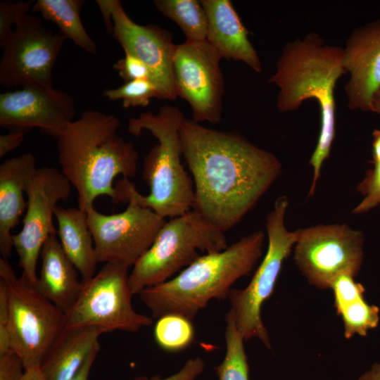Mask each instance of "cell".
Returning a JSON list of instances; mask_svg holds the SVG:
<instances>
[{
    "label": "cell",
    "instance_id": "6da1fadb",
    "mask_svg": "<svg viewBox=\"0 0 380 380\" xmlns=\"http://www.w3.org/2000/svg\"><path fill=\"white\" fill-rule=\"evenodd\" d=\"M180 140L193 177L192 209L224 232L253 208L281 173L275 155L232 132L185 119Z\"/></svg>",
    "mask_w": 380,
    "mask_h": 380
},
{
    "label": "cell",
    "instance_id": "7a4b0ae2",
    "mask_svg": "<svg viewBox=\"0 0 380 380\" xmlns=\"http://www.w3.org/2000/svg\"><path fill=\"white\" fill-rule=\"evenodd\" d=\"M120 125L114 114L86 110L57 139L62 173L76 189L78 208L84 211L94 207L100 196L121 203L114 179L136 175L139 153L118 134Z\"/></svg>",
    "mask_w": 380,
    "mask_h": 380
},
{
    "label": "cell",
    "instance_id": "3957f363",
    "mask_svg": "<svg viewBox=\"0 0 380 380\" xmlns=\"http://www.w3.org/2000/svg\"><path fill=\"white\" fill-rule=\"evenodd\" d=\"M346 73L343 48L326 44L320 36L310 33L284 47L270 80L279 88L277 107L279 111L296 110L310 99L319 105L320 129L309 160L313 169L309 197L315 192L322 164L330 154L336 131L334 89Z\"/></svg>",
    "mask_w": 380,
    "mask_h": 380
},
{
    "label": "cell",
    "instance_id": "277c9868",
    "mask_svg": "<svg viewBox=\"0 0 380 380\" xmlns=\"http://www.w3.org/2000/svg\"><path fill=\"white\" fill-rule=\"evenodd\" d=\"M264 239L258 230L222 251L200 255L177 276L141 291L140 298L153 318L177 314L192 321L210 300L227 298L232 284L252 271Z\"/></svg>",
    "mask_w": 380,
    "mask_h": 380
},
{
    "label": "cell",
    "instance_id": "5b68a950",
    "mask_svg": "<svg viewBox=\"0 0 380 380\" xmlns=\"http://www.w3.org/2000/svg\"><path fill=\"white\" fill-rule=\"evenodd\" d=\"M185 120L177 107L165 105L156 114L142 113L128 121L127 132L139 136L148 131L158 140L144 158L142 177L150 189L147 196L139 194L129 179H119L115 187L121 202L134 198L163 218H172L193 208L194 186L182 163L180 127Z\"/></svg>",
    "mask_w": 380,
    "mask_h": 380
},
{
    "label": "cell",
    "instance_id": "8992f818",
    "mask_svg": "<svg viewBox=\"0 0 380 380\" xmlns=\"http://www.w3.org/2000/svg\"><path fill=\"white\" fill-rule=\"evenodd\" d=\"M228 246L224 232L198 211L191 210L165 221L149 249L129 274L133 294L163 283L194 262L199 251L213 253Z\"/></svg>",
    "mask_w": 380,
    "mask_h": 380
},
{
    "label": "cell",
    "instance_id": "52a82bcc",
    "mask_svg": "<svg viewBox=\"0 0 380 380\" xmlns=\"http://www.w3.org/2000/svg\"><path fill=\"white\" fill-rule=\"evenodd\" d=\"M0 279L9 296L11 350L22 360L25 369L40 367L46 353L67 327V315L21 277L7 259L0 258Z\"/></svg>",
    "mask_w": 380,
    "mask_h": 380
},
{
    "label": "cell",
    "instance_id": "ba28073f",
    "mask_svg": "<svg viewBox=\"0 0 380 380\" xmlns=\"http://www.w3.org/2000/svg\"><path fill=\"white\" fill-rule=\"evenodd\" d=\"M289 206L286 196H279L266 217L268 245L266 253L251 281L243 289H232L228 296L238 329L245 341L256 338L271 348L267 330L262 320L263 303L272 294L285 260L298 236V229L291 232L284 218Z\"/></svg>",
    "mask_w": 380,
    "mask_h": 380
},
{
    "label": "cell",
    "instance_id": "9c48e42d",
    "mask_svg": "<svg viewBox=\"0 0 380 380\" xmlns=\"http://www.w3.org/2000/svg\"><path fill=\"white\" fill-rule=\"evenodd\" d=\"M128 267L104 263L82 287L66 314V327H94L103 333L119 330L134 333L153 324V318L138 313L132 304Z\"/></svg>",
    "mask_w": 380,
    "mask_h": 380
},
{
    "label": "cell",
    "instance_id": "30bf717a",
    "mask_svg": "<svg viewBox=\"0 0 380 380\" xmlns=\"http://www.w3.org/2000/svg\"><path fill=\"white\" fill-rule=\"evenodd\" d=\"M363 242L361 231L346 224H317L298 229L293 258L310 284L328 289L339 275L359 273Z\"/></svg>",
    "mask_w": 380,
    "mask_h": 380
},
{
    "label": "cell",
    "instance_id": "8fae6325",
    "mask_svg": "<svg viewBox=\"0 0 380 380\" xmlns=\"http://www.w3.org/2000/svg\"><path fill=\"white\" fill-rule=\"evenodd\" d=\"M65 39L46 29L38 16L25 15L0 41V84L12 88L37 84L54 89L52 70Z\"/></svg>",
    "mask_w": 380,
    "mask_h": 380
},
{
    "label": "cell",
    "instance_id": "7c38bea8",
    "mask_svg": "<svg viewBox=\"0 0 380 380\" xmlns=\"http://www.w3.org/2000/svg\"><path fill=\"white\" fill-rule=\"evenodd\" d=\"M121 213L105 215L94 207L87 212L99 262L133 267L149 249L165 222L151 209L127 198Z\"/></svg>",
    "mask_w": 380,
    "mask_h": 380
},
{
    "label": "cell",
    "instance_id": "4fadbf2b",
    "mask_svg": "<svg viewBox=\"0 0 380 380\" xmlns=\"http://www.w3.org/2000/svg\"><path fill=\"white\" fill-rule=\"evenodd\" d=\"M71 186L62 172L49 166L39 167L27 183L23 228L13 235V246L23 270L20 277L32 287L38 280L37 265L42 246L51 234L56 233L53 217L57 203L68 200Z\"/></svg>",
    "mask_w": 380,
    "mask_h": 380
},
{
    "label": "cell",
    "instance_id": "5bb4252c",
    "mask_svg": "<svg viewBox=\"0 0 380 380\" xmlns=\"http://www.w3.org/2000/svg\"><path fill=\"white\" fill-rule=\"evenodd\" d=\"M108 32L122 47L125 53L143 61L151 74L160 99L177 98L172 60L177 44L172 34L156 25L134 22L118 0H96Z\"/></svg>",
    "mask_w": 380,
    "mask_h": 380
},
{
    "label": "cell",
    "instance_id": "9a60e30c",
    "mask_svg": "<svg viewBox=\"0 0 380 380\" xmlns=\"http://www.w3.org/2000/svg\"><path fill=\"white\" fill-rule=\"evenodd\" d=\"M222 58L207 40L176 46L172 71L177 97L189 104L192 120L217 124L224 93L220 63Z\"/></svg>",
    "mask_w": 380,
    "mask_h": 380
},
{
    "label": "cell",
    "instance_id": "2e32d148",
    "mask_svg": "<svg viewBox=\"0 0 380 380\" xmlns=\"http://www.w3.org/2000/svg\"><path fill=\"white\" fill-rule=\"evenodd\" d=\"M75 115L72 98L61 90L29 84L0 94V125L11 130L37 127L57 139Z\"/></svg>",
    "mask_w": 380,
    "mask_h": 380
},
{
    "label": "cell",
    "instance_id": "e0dca14e",
    "mask_svg": "<svg viewBox=\"0 0 380 380\" xmlns=\"http://www.w3.org/2000/svg\"><path fill=\"white\" fill-rule=\"evenodd\" d=\"M343 64L350 75L345 91L353 110L371 111L380 88V19L354 30L343 48Z\"/></svg>",
    "mask_w": 380,
    "mask_h": 380
},
{
    "label": "cell",
    "instance_id": "ac0fdd59",
    "mask_svg": "<svg viewBox=\"0 0 380 380\" xmlns=\"http://www.w3.org/2000/svg\"><path fill=\"white\" fill-rule=\"evenodd\" d=\"M208 17L206 40L227 60L246 63L257 72L262 70L258 53L248 32L229 0H201Z\"/></svg>",
    "mask_w": 380,
    "mask_h": 380
},
{
    "label": "cell",
    "instance_id": "d6986e66",
    "mask_svg": "<svg viewBox=\"0 0 380 380\" xmlns=\"http://www.w3.org/2000/svg\"><path fill=\"white\" fill-rule=\"evenodd\" d=\"M37 169L31 153L7 159L0 165V253L4 258L11 254V230L27 209L24 192Z\"/></svg>",
    "mask_w": 380,
    "mask_h": 380
},
{
    "label": "cell",
    "instance_id": "ffe728a7",
    "mask_svg": "<svg viewBox=\"0 0 380 380\" xmlns=\"http://www.w3.org/2000/svg\"><path fill=\"white\" fill-rule=\"evenodd\" d=\"M40 257V274L34 288L67 314L78 297L82 280H79L77 270L65 255L56 233L46 239Z\"/></svg>",
    "mask_w": 380,
    "mask_h": 380
},
{
    "label": "cell",
    "instance_id": "44dd1931",
    "mask_svg": "<svg viewBox=\"0 0 380 380\" xmlns=\"http://www.w3.org/2000/svg\"><path fill=\"white\" fill-rule=\"evenodd\" d=\"M103 331L94 327H66L40 365L45 380H70L91 353L100 348Z\"/></svg>",
    "mask_w": 380,
    "mask_h": 380
},
{
    "label": "cell",
    "instance_id": "7402d4cb",
    "mask_svg": "<svg viewBox=\"0 0 380 380\" xmlns=\"http://www.w3.org/2000/svg\"><path fill=\"white\" fill-rule=\"evenodd\" d=\"M54 217L61 246L69 260L87 281L95 275L99 262L87 212L76 208L57 205Z\"/></svg>",
    "mask_w": 380,
    "mask_h": 380
},
{
    "label": "cell",
    "instance_id": "603a6c76",
    "mask_svg": "<svg viewBox=\"0 0 380 380\" xmlns=\"http://www.w3.org/2000/svg\"><path fill=\"white\" fill-rule=\"evenodd\" d=\"M84 0H37L32 11L56 24L64 38L91 54L97 53L95 42L84 29L80 18Z\"/></svg>",
    "mask_w": 380,
    "mask_h": 380
},
{
    "label": "cell",
    "instance_id": "cb8c5ba5",
    "mask_svg": "<svg viewBox=\"0 0 380 380\" xmlns=\"http://www.w3.org/2000/svg\"><path fill=\"white\" fill-rule=\"evenodd\" d=\"M156 9L174 21L182 30L186 41H205L208 34V17L200 1L156 0Z\"/></svg>",
    "mask_w": 380,
    "mask_h": 380
},
{
    "label": "cell",
    "instance_id": "d4e9b609",
    "mask_svg": "<svg viewBox=\"0 0 380 380\" xmlns=\"http://www.w3.org/2000/svg\"><path fill=\"white\" fill-rule=\"evenodd\" d=\"M225 322L226 353L222 362L215 367L218 380H249L245 340L230 310L225 315Z\"/></svg>",
    "mask_w": 380,
    "mask_h": 380
},
{
    "label": "cell",
    "instance_id": "484cf974",
    "mask_svg": "<svg viewBox=\"0 0 380 380\" xmlns=\"http://www.w3.org/2000/svg\"><path fill=\"white\" fill-rule=\"evenodd\" d=\"M334 306L337 315L342 319L346 339L355 334L366 336L369 330L379 324V308L367 303L364 294L335 299Z\"/></svg>",
    "mask_w": 380,
    "mask_h": 380
},
{
    "label": "cell",
    "instance_id": "4316f807",
    "mask_svg": "<svg viewBox=\"0 0 380 380\" xmlns=\"http://www.w3.org/2000/svg\"><path fill=\"white\" fill-rule=\"evenodd\" d=\"M156 343L167 352L187 348L194 341L195 329L191 320L177 315L167 314L157 319L153 329Z\"/></svg>",
    "mask_w": 380,
    "mask_h": 380
},
{
    "label": "cell",
    "instance_id": "83f0119b",
    "mask_svg": "<svg viewBox=\"0 0 380 380\" xmlns=\"http://www.w3.org/2000/svg\"><path fill=\"white\" fill-rule=\"evenodd\" d=\"M103 96L110 101H122L125 108L136 106H147L153 98L160 99L156 85L149 80H139L125 82L115 88L106 89Z\"/></svg>",
    "mask_w": 380,
    "mask_h": 380
},
{
    "label": "cell",
    "instance_id": "f1b7e54d",
    "mask_svg": "<svg viewBox=\"0 0 380 380\" xmlns=\"http://www.w3.org/2000/svg\"><path fill=\"white\" fill-rule=\"evenodd\" d=\"M374 167L368 170L357 190L363 195L362 201L353 210L362 214L380 205V157L373 158Z\"/></svg>",
    "mask_w": 380,
    "mask_h": 380
},
{
    "label": "cell",
    "instance_id": "f546056e",
    "mask_svg": "<svg viewBox=\"0 0 380 380\" xmlns=\"http://www.w3.org/2000/svg\"><path fill=\"white\" fill-rule=\"evenodd\" d=\"M35 1H0V41L12 30V26L33 7Z\"/></svg>",
    "mask_w": 380,
    "mask_h": 380
},
{
    "label": "cell",
    "instance_id": "4dcf8cb0",
    "mask_svg": "<svg viewBox=\"0 0 380 380\" xmlns=\"http://www.w3.org/2000/svg\"><path fill=\"white\" fill-rule=\"evenodd\" d=\"M114 69L125 82L139 80L151 81V74L145 63L137 58L125 53V57L115 62Z\"/></svg>",
    "mask_w": 380,
    "mask_h": 380
},
{
    "label": "cell",
    "instance_id": "1f68e13d",
    "mask_svg": "<svg viewBox=\"0 0 380 380\" xmlns=\"http://www.w3.org/2000/svg\"><path fill=\"white\" fill-rule=\"evenodd\" d=\"M205 362L200 357L188 359L176 373L163 378L158 375L151 377L141 376L134 380H196L205 369Z\"/></svg>",
    "mask_w": 380,
    "mask_h": 380
},
{
    "label": "cell",
    "instance_id": "d6a6232c",
    "mask_svg": "<svg viewBox=\"0 0 380 380\" xmlns=\"http://www.w3.org/2000/svg\"><path fill=\"white\" fill-rule=\"evenodd\" d=\"M24 372L23 362L13 350L0 356V380H21Z\"/></svg>",
    "mask_w": 380,
    "mask_h": 380
},
{
    "label": "cell",
    "instance_id": "836d02e7",
    "mask_svg": "<svg viewBox=\"0 0 380 380\" xmlns=\"http://www.w3.org/2000/svg\"><path fill=\"white\" fill-rule=\"evenodd\" d=\"M23 129H12L6 134L0 136V157L18 147L24 139L25 133Z\"/></svg>",
    "mask_w": 380,
    "mask_h": 380
},
{
    "label": "cell",
    "instance_id": "e575fe53",
    "mask_svg": "<svg viewBox=\"0 0 380 380\" xmlns=\"http://www.w3.org/2000/svg\"><path fill=\"white\" fill-rule=\"evenodd\" d=\"M9 310L8 289L4 281L0 279V325L8 326Z\"/></svg>",
    "mask_w": 380,
    "mask_h": 380
},
{
    "label": "cell",
    "instance_id": "d590c367",
    "mask_svg": "<svg viewBox=\"0 0 380 380\" xmlns=\"http://www.w3.org/2000/svg\"><path fill=\"white\" fill-rule=\"evenodd\" d=\"M99 350L100 348L91 353L78 372L70 380H88L91 368Z\"/></svg>",
    "mask_w": 380,
    "mask_h": 380
},
{
    "label": "cell",
    "instance_id": "8d00e7d4",
    "mask_svg": "<svg viewBox=\"0 0 380 380\" xmlns=\"http://www.w3.org/2000/svg\"><path fill=\"white\" fill-rule=\"evenodd\" d=\"M11 350V341L8 326L0 325V356Z\"/></svg>",
    "mask_w": 380,
    "mask_h": 380
},
{
    "label": "cell",
    "instance_id": "74e56055",
    "mask_svg": "<svg viewBox=\"0 0 380 380\" xmlns=\"http://www.w3.org/2000/svg\"><path fill=\"white\" fill-rule=\"evenodd\" d=\"M358 380H380V361L374 363L370 369L359 376Z\"/></svg>",
    "mask_w": 380,
    "mask_h": 380
},
{
    "label": "cell",
    "instance_id": "f35d334b",
    "mask_svg": "<svg viewBox=\"0 0 380 380\" xmlns=\"http://www.w3.org/2000/svg\"><path fill=\"white\" fill-rule=\"evenodd\" d=\"M21 380H45L39 367H31L25 369Z\"/></svg>",
    "mask_w": 380,
    "mask_h": 380
},
{
    "label": "cell",
    "instance_id": "ab89813d",
    "mask_svg": "<svg viewBox=\"0 0 380 380\" xmlns=\"http://www.w3.org/2000/svg\"><path fill=\"white\" fill-rule=\"evenodd\" d=\"M371 111L380 115V88L373 97L371 105Z\"/></svg>",
    "mask_w": 380,
    "mask_h": 380
}]
</instances>
